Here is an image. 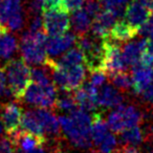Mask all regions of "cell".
Here are the masks:
<instances>
[{
	"instance_id": "cell-1",
	"label": "cell",
	"mask_w": 153,
	"mask_h": 153,
	"mask_svg": "<svg viewBox=\"0 0 153 153\" xmlns=\"http://www.w3.org/2000/svg\"><path fill=\"white\" fill-rule=\"evenodd\" d=\"M9 82V89L11 96L16 100L23 99L26 89L32 83V69L28 67L23 59L9 60L3 65Z\"/></svg>"
},
{
	"instance_id": "cell-2",
	"label": "cell",
	"mask_w": 153,
	"mask_h": 153,
	"mask_svg": "<svg viewBox=\"0 0 153 153\" xmlns=\"http://www.w3.org/2000/svg\"><path fill=\"white\" fill-rule=\"evenodd\" d=\"M48 35L40 30L36 33L25 32L20 40V51L22 59L32 65H44L47 60L46 41Z\"/></svg>"
},
{
	"instance_id": "cell-3",
	"label": "cell",
	"mask_w": 153,
	"mask_h": 153,
	"mask_svg": "<svg viewBox=\"0 0 153 153\" xmlns=\"http://www.w3.org/2000/svg\"><path fill=\"white\" fill-rule=\"evenodd\" d=\"M76 45L83 53L84 64L90 72L103 70V62L105 57V39L96 36H78Z\"/></svg>"
},
{
	"instance_id": "cell-4",
	"label": "cell",
	"mask_w": 153,
	"mask_h": 153,
	"mask_svg": "<svg viewBox=\"0 0 153 153\" xmlns=\"http://www.w3.org/2000/svg\"><path fill=\"white\" fill-rule=\"evenodd\" d=\"M144 113L134 105H120L115 110L109 113L107 124L114 133H121L126 128L137 126L143 123Z\"/></svg>"
},
{
	"instance_id": "cell-5",
	"label": "cell",
	"mask_w": 153,
	"mask_h": 153,
	"mask_svg": "<svg viewBox=\"0 0 153 153\" xmlns=\"http://www.w3.org/2000/svg\"><path fill=\"white\" fill-rule=\"evenodd\" d=\"M57 98L58 90L55 83L42 87L34 82L30 84L23 97L25 102L39 108H55Z\"/></svg>"
},
{
	"instance_id": "cell-6",
	"label": "cell",
	"mask_w": 153,
	"mask_h": 153,
	"mask_svg": "<svg viewBox=\"0 0 153 153\" xmlns=\"http://www.w3.org/2000/svg\"><path fill=\"white\" fill-rule=\"evenodd\" d=\"M43 30L48 36L65 34L70 28L68 12L62 9L43 11Z\"/></svg>"
},
{
	"instance_id": "cell-7",
	"label": "cell",
	"mask_w": 153,
	"mask_h": 153,
	"mask_svg": "<svg viewBox=\"0 0 153 153\" xmlns=\"http://www.w3.org/2000/svg\"><path fill=\"white\" fill-rule=\"evenodd\" d=\"M59 123L64 133L69 138L70 143L74 147L79 149H84V150L92 148L94 143L91 140L90 131H85V130L79 128L74 124L71 117H66V115H62L59 117Z\"/></svg>"
},
{
	"instance_id": "cell-8",
	"label": "cell",
	"mask_w": 153,
	"mask_h": 153,
	"mask_svg": "<svg viewBox=\"0 0 153 153\" xmlns=\"http://www.w3.org/2000/svg\"><path fill=\"white\" fill-rule=\"evenodd\" d=\"M128 64L126 63L120 45L115 41L105 39V57L103 62V71L107 74L117 71H126Z\"/></svg>"
},
{
	"instance_id": "cell-9",
	"label": "cell",
	"mask_w": 153,
	"mask_h": 153,
	"mask_svg": "<svg viewBox=\"0 0 153 153\" xmlns=\"http://www.w3.org/2000/svg\"><path fill=\"white\" fill-rule=\"evenodd\" d=\"M22 117H23L22 108L18 104L10 102L3 105L0 113V119L5 130V133L11 134L13 132L18 131L19 127L21 126Z\"/></svg>"
},
{
	"instance_id": "cell-10",
	"label": "cell",
	"mask_w": 153,
	"mask_h": 153,
	"mask_svg": "<svg viewBox=\"0 0 153 153\" xmlns=\"http://www.w3.org/2000/svg\"><path fill=\"white\" fill-rule=\"evenodd\" d=\"M98 90L99 88L89 82L82 84L74 90V99L78 107L86 111H96L98 108Z\"/></svg>"
},
{
	"instance_id": "cell-11",
	"label": "cell",
	"mask_w": 153,
	"mask_h": 153,
	"mask_svg": "<svg viewBox=\"0 0 153 153\" xmlns=\"http://www.w3.org/2000/svg\"><path fill=\"white\" fill-rule=\"evenodd\" d=\"M117 18L108 10H102L92 20L91 34L98 38L107 39Z\"/></svg>"
},
{
	"instance_id": "cell-12",
	"label": "cell",
	"mask_w": 153,
	"mask_h": 153,
	"mask_svg": "<svg viewBox=\"0 0 153 153\" xmlns=\"http://www.w3.org/2000/svg\"><path fill=\"white\" fill-rule=\"evenodd\" d=\"M76 35L68 32L62 35L48 36L46 41L47 55L51 57H57L60 53L66 51L74 44H76Z\"/></svg>"
},
{
	"instance_id": "cell-13",
	"label": "cell",
	"mask_w": 153,
	"mask_h": 153,
	"mask_svg": "<svg viewBox=\"0 0 153 153\" xmlns=\"http://www.w3.org/2000/svg\"><path fill=\"white\" fill-rule=\"evenodd\" d=\"M132 80H133L134 94H140L153 81V68L145 66L140 62L132 66Z\"/></svg>"
},
{
	"instance_id": "cell-14",
	"label": "cell",
	"mask_w": 153,
	"mask_h": 153,
	"mask_svg": "<svg viewBox=\"0 0 153 153\" xmlns=\"http://www.w3.org/2000/svg\"><path fill=\"white\" fill-rule=\"evenodd\" d=\"M124 96L112 85H102L98 90V106L103 108H114L123 104Z\"/></svg>"
},
{
	"instance_id": "cell-15",
	"label": "cell",
	"mask_w": 153,
	"mask_h": 153,
	"mask_svg": "<svg viewBox=\"0 0 153 153\" xmlns=\"http://www.w3.org/2000/svg\"><path fill=\"white\" fill-rule=\"evenodd\" d=\"M124 16L128 23L138 30L150 16V9L136 0H131L126 7Z\"/></svg>"
},
{
	"instance_id": "cell-16",
	"label": "cell",
	"mask_w": 153,
	"mask_h": 153,
	"mask_svg": "<svg viewBox=\"0 0 153 153\" xmlns=\"http://www.w3.org/2000/svg\"><path fill=\"white\" fill-rule=\"evenodd\" d=\"M138 30L129 24L125 19L119 20L112 26L109 34V39L115 42H127L137 35Z\"/></svg>"
},
{
	"instance_id": "cell-17",
	"label": "cell",
	"mask_w": 153,
	"mask_h": 153,
	"mask_svg": "<svg viewBox=\"0 0 153 153\" xmlns=\"http://www.w3.org/2000/svg\"><path fill=\"white\" fill-rule=\"evenodd\" d=\"M92 20L94 19L82 7L72 12V16L70 18V24L72 25L74 34L76 36H83V35L87 34L88 30L91 28Z\"/></svg>"
},
{
	"instance_id": "cell-18",
	"label": "cell",
	"mask_w": 153,
	"mask_h": 153,
	"mask_svg": "<svg viewBox=\"0 0 153 153\" xmlns=\"http://www.w3.org/2000/svg\"><path fill=\"white\" fill-rule=\"evenodd\" d=\"M146 47V38L137 41H131L126 43L122 48V53L128 66L135 65L140 59L142 53Z\"/></svg>"
},
{
	"instance_id": "cell-19",
	"label": "cell",
	"mask_w": 153,
	"mask_h": 153,
	"mask_svg": "<svg viewBox=\"0 0 153 153\" xmlns=\"http://www.w3.org/2000/svg\"><path fill=\"white\" fill-rule=\"evenodd\" d=\"M39 120L41 122V125L44 130V134L46 133L49 136H58L60 133V123L59 120L51 112L46 110V108H38L35 109Z\"/></svg>"
},
{
	"instance_id": "cell-20",
	"label": "cell",
	"mask_w": 153,
	"mask_h": 153,
	"mask_svg": "<svg viewBox=\"0 0 153 153\" xmlns=\"http://www.w3.org/2000/svg\"><path fill=\"white\" fill-rule=\"evenodd\" d=\"M108 124L106 120L103 117L101 112H94L91 119V127H90V134H91L92 143L96 147L100 145V143L104 140V137L108 133Z\"/></svg>"
},
{
	"instance_id": "cell-21",
	"label": "cell",
	"mask_w": 153,
	"mask_h": 153,
	"mask_svg": "<svg viewBox=\"0 0 153 153\" xmlns=\"http://www.w3.org/2000/svg\"><path fill=\"white\" fill-rule=\"evenodd\" d=\"M21 127L24 131H27L30 133L36 134L39 136H44V130L41 125V122L37 115L35 109L27 110L23 113L21 121Z\"/></svg>"
},
{
	"instance_id": "cell-22",
	"label": "cell",
	"mask_w": 153,
	"mask_h": 153,
	"mask_svg": "<svg viewBox=\"0 0 153 153\" xmlns=\"http://www.w3.org/2000/svg\"><path fill=\"white\" fill-rule=\"evenodd\" d=\"M64 68H65L66 74H67L68 89H69V91H74L76 88H79L83 84L84 80H85V68L82 65V63Z\"/></svg>"
},
{
	"instance_id": "cell-23",
	"label": "cell",
	"mask_w": 153,
	"mask_h": 153,
	"mask_svg": "<svg viewBox=\"0 0 153 153\" xmlns=\"http://www.w3.org/2000/svg\"><path fill=\"white\" fill-rule=\"evenodd\" d=\"M20 12H22L21 0H0V24L5 27L7 19Z\"/></svg>"
},
{
	"instance_id": "cell-24",
	"label": "cell",
	"mask_w": 153,
	"mask_h": 153,
	"mask_svg": "<svg viewBox=\"0 0 153 153\" xmlns=\"http://www.w3.org/2000/svg\"><path fill=\"white\" fill-rule=\"evenodd\" d=\"M121 144L124 145H132L137 146L144 142V133L140 126H132V127L126 128L121 132Z\"/></svg>"
},
{
	"instance_id": "cell-25",
	"label": "cell",
	"mask_w": 153,
	"mask_h": 153,
	"mask_svg": "<svg viewBox=\"0 0 153 153\" xmlns=\"http://www.w3.org/2000/svg\"><path fill=\"white\" fill-rule=\"evenodd\" d=\"M18 48L17 39L9 33L0 36V59L9 60Z\"/></svg>"
},
{
	"instance_id": "cell-26",
	"label": "cell",
	"mask_w": 153,
	"mask_h": 153,
	"mask_svg": "<svg viewBox=\"0 0 153 153\" xmlns=\"http://www.w3.org/2000/svg\"><path fill=\"white\" fill-rule=\"evenodd\" d=\"M110 82L114 87L121 91H128L133 87L132 76L127 71H117L108 74Z\"/></svg>"
},
{
	"instance_id": "cell-27",
	"label": "cell",
	"mask_w": 153,
	"mask_h": 153,
	"mask_svg": "<svg viewBox=\"0 0 153 153\" xmlns=\"http://www.w3.org/2000/svg\"><path fill=\"white\" fill-rule=\"evenodd\" d=\"M84 61L83 53L78 46L70 48L68 51H66L61 59L58 61V64L63 67H69V66H74L76 64H80Z\"/></svg>"
},
{
	"instance_id": "cell-28",
	"label": "cell",
	"mask_w": 153,
	"mask_h": 153,
	"mask_svg": "<svg viewBox=\"0 0 153 153\" xmlns=\"http://www.w3.org/2000/svg\"><path fill=\"white\" fill-rule=\"evenodd\" d=\"M56 107L63 111H68V112L76 108L78 104H76L72 91H62V94H60L57 98Z\"/></svg>"
},
{
	"instance_id": "cell-29",
	"label": "cell",
	"mask_w": 153,
	"mask_h": 153,
	"mask_svg": "<svg viewBox=\"0 0 153 153\" xmlns=\"http://www.w3.org/2000/svg\"><path fill=\"white\" fill-rule=\"evenodd\" d=\"M105 10L110 11L117 18H121L125 13L129 0H102Z\"/></svg>"
},
{
	"instance_id": "cell-30",
	"label": "cell",
	"mask_w": 153,
	"mask_h": 153,
	"mask_svg": "<svg viewBox=\"0 0 153 153\" xmlns=\"http://www.w3.org/2000/svg\"><path fill=\"white\" fill-rule=\"evenodd\" d=\"M98 148L99 153H112L117 149V138L112 133H107Z\"/></svg>"
},
{
	"instance_id": "cell-31",
	"label": "cell",
	"mask_w": 153,
	"mask_h": 153,
	"mask_svg": "<svg viewBox=\"0 0 153 153\" xmlns=\"http://www.w3.org/2000/svg\"><path fill=\"white\" fill-rule=\"evenodd\" d=\"M32 82L42 86V87L53 83V82H51V78H49L48 74H47L46 70L42 69V68H33L32 69Z\"/></svg>"
},
{
	"instance_id": "cell-32",
	"label": "cell",
	"mask_w": 153,
	"mask_h": 153,
	"mask_svg": "<svg viewBox=\"0 0 153 153\" xmlns=\"http://www.w3.org/2000/svg\"><path fill=\"white\" fill-rule=\"evenodd\" d=\"M23 26H24V17L22 12L11 16L7 19V23H5V27L7 28V30H12V32H18Z\"/></svg>"
},
{
	"instance_id": "cell-33",
	"label": "cell",
	"mask_w": 153,
	"mask_h": 153,
	"mask_svg": "<svg viewBox=\"0 0 153 153\" xmlns=\"http://www.w3.org/2000/svg\"><path fill=\"white\" fill-rule=\"evenodd\" d=\"M17 149V145L9 134L0 137V153H16Z\"/></svg>"
},
{
	"instance_id": "cell-34",
	"label": "cell",
	"mask_w": 153,
	"mask_h": 153,
	"mask_svg": "<svg viewBox=\"0 0 153 153\" xmlns=\"http://www.w3.org/2000/svg\"><path fill=\"white\" fill-rule=\"evenodd\" d=\"M86 12L88 13V15L94 19L101 11H102V5L100 3V0H86L85 5L83 7Z\"/></svg>"
},
{
	"instance_id": "cell-35",
	"label": "cell",
	"mask_w": 153,
	"mask_h": 153,
	"mask_svg": "<svg viewBox=\"0 0 153 153\" xmlns=\"http://www.w3.org/2000/svg\"><path fill=\"white\" fill-rule=\"evenodd\" d=\"M137 34H140L144 38L153 37V14H150L148 19L140 26Z\"/></svg>"
},
{
	"instance_id": "cell-36",
	"label": "cell",
	"mask_w": 153,
	"mask_h": 153,
	"mask_svg": "<svg viewBox=\"0 0 153 153\" xmlns=\"http://www.w3.org/2000/svg\"><path fill=\"white\" fill-rule=\"evenodd\" d=\"M90 79H89V83L92 84L96 87H101L102 85H104L105 82L107 80V74L103 70H97V71H92L90 72Z\"/></svg>"
},
{
	"instance_id": "cell-37",
	"label": "cell",
	"mask_w": 153,
	"mask_h": 153,
	"mask_svg": "<svg viewBox=\"0 0 153 153\" xmlns=\"http://www.w3.org/2000/svg\"><path fill=\"white\" fill-rule=\"evenodd\" d=\"M86 0H63V9L67 12H74L81 9Z\"/></svg>"
},
{
	"instance_id": "cell-38",
	"label": "cell",
	"mask_w": 153,
	"mask_h": 153,
	"mask_svg": "<svg viewBox=\"0 0 153 153\" xmlns=\"http://www.w3.org/2000/svg\"><path fill=\"white\" fill-rule=\"evenodd\" d=\"M11 96L10 89L7 85V76H5L4 68L0 67V97L1 96Z\"/></svg>"
},
{
	"instance_id": "cell-39",
	"label": "cell",
	"mask_w": 153,
	"mask_h": 153,
	"mask_svg": "<svg viewBox=\"0 0 153 153\" xmlns=\"http://www.w3.org/2000/svg\"><path fill=\"white\" fill-rule=\"evenodd\" d=\"M143 100L147 103L150 107L153 108V81L151 82V84L140 94Z\"/></svg>"
},
{
	"instance_id": "cell-40",
	"label": "cell",
	"mask_w": 153,
	"mask_h": 153,
	"mask_svg": "<svg viewBox=\"0 0 153 153\" xmlns=\"http://www.w3.org/2000/svg\"><path fill=\"white\" fill-rule=\"evenodd\" d=\"M43 27V18L41 17L40 15H36L33 20L30 21V32H33V33H36L38 30H40L41 28Z\"/></svg>"
},
{
	"instance_id": "cell-41",
	"label": "cell",
	"mask_w": 153,
	"mask_h": 153,
	"mask_svg": "<svg viewBox=\"0 0 153 153\" xmlns=\"http://www.w3.org/2000/svg\"><path fill=\"white\" fill-rule=\"evenodd\" d=\"M44 7V0H32L30 3V11L35 15H39L43 12Z\"/></svg>"
},
{
	"instance_id": "cell-42",
	"label": "cell",
	"mask_w": 153,
	"mask_h": 153,
	"mask_svg": "<svg viewBox=\"0 0 153 153\" xmlns=\"http://www.w3.org/2000/svg\"><path fill=\"white\" fill-rule=\"evenodd\" d=\"M53 9H63V0H44V7L43 11Z\"/></svg>"
},
{
	"instance_id": "cell-43",
	"label": "cell",
	"mask_w": 153,
	"mask_h": 153,
	"mask_svg": "<svg viewBox=\"0 0 153 153\" xmlns=\"http://www.w3.org/2000/svg\"><path fill=\"white\" fill-rule=\"evenodd\" d=\"M122 153H142V151L132 145H124L122 148Z\"/></svg>"
},
{
	"instance_id": "cell-44",
	"label": "cell",
	"mask_w": 153,
	"mask_h": 153,
	"mask_svg": "<svg viewBox=\"0 0 153 153\" xmlns=\"http://www.w3.org/2000/svg\"><path fill=\"white\" fill-rule=\"evenodd\" d=\"M28 153H48L44 148V144L43 145H40V146L36 147L35 149H33L32 151H30Z\"/></svg>"
},
{
	"instance_id": "cell-45",
	"label": "cell",
	"mask_w": 153,
	"mask_h": 153,
	"mask_svg": "<svg viewBox=\"0 0 153 153\" xmlns=\"http://www.w3.org/2000/svg\"><path fill=\"white\" fill-rule=\"evenodd\" d=\"M5 33H9L7 28L4 27L3 25H1V24H0V36H1V35H3V34H5Z\"/></svg>"
},
{
	"instance_id": "cell-46",
	"label": "cell",
	"mask_w": 153,
	"mask_h": 153,
	"mask_svg": "<svg viewBox=\"0 0 153 153\" xmlns=\"http://www.w3.org/2000/svg\"><path fill=\"white\" fill-rule=\"evenodd\" d=\"M112 153H122V148H121V149H117V150L113 151Z\"/></svg>"
},
{
	"instance_id": "cell-47",
	"label": "cell",
	"mask_w": 153,
	"mask_h": 153,
	"mask_svg": "<svg viewBox=\"0 0 153 153\" xmlns=\"http://www.w3.org/2000/svg\"><path fill=\"white\" fill-rule=\"evenodd\" d=\"M151 142H153V140H151ZM150 153H153V143H152V145H151V148H150Z\"/></svg>"
},
{
	"instance_id": "cell-48",
	"label": "cell",
	"mask_w": 153,
	"mask_h": 153,
	"mask_svg": "<svg viewBox=\"0 0 153 153\" xmlns=\"http://www.w3.org/2000/svg\"><path fill=\"white\" fill-rule=\"evenodd\" d=\"M1 131H2V127H1V124H0V134H1Z\"/></svg>"
},
{
	"instance_id": "cell-49",
	"label": "cell",
	"mask_w": 153,
	"mask_h": 153,
	"mask_svg": "<svg viewBox=\"0 0 153 153\" xmlns=\"http://www.w3.org/2000/svg\"><path fill=\"white\" fill-rule=\"evenodd\" d=\"M152 11H153V7H152Z\"/></svg>"
},
{
	"instance_id": "cell-50",
	"label": "cell",
	"mask_w": 153,
	"mask_h": 153,
	"mask_svg": "<svg viewBox=\"0 0 153 153\" xmlns=\"http://www.w3.org/2000/svg\"><path fill=\"white\" fill-rule=\"evenodd\" d=\"M100 1H102V0H100Z\"/></svg>"
}]
</instances>
